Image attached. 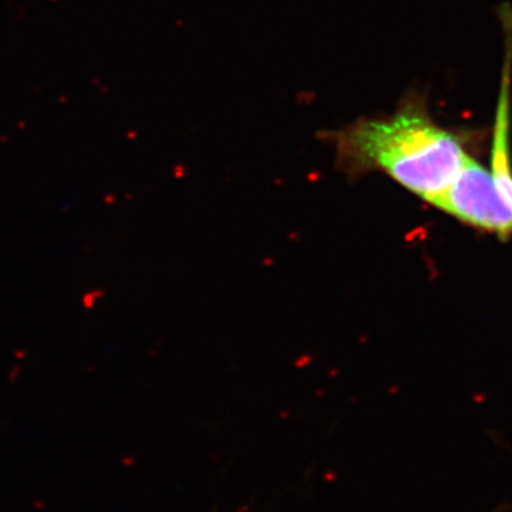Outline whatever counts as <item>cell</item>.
<instances>
[{"label": "cell", "instance_id": "obj_1", "mask_svg": "<svg viewBox=\"0 0 512 512\" xmlns=\"http://www.w3.org/2000/svg\"><path fill=\"white\" fill-rule=\"evenodd\" d=\"M320 138L335 148L336 168L349 180L384 174L430 205L471 158L463 137L433 119L419 90L404 94L393 113L359 117Z\"/></svg>", "mask_w": 512, "mask_h": 512}, {"label": "cell", "instance_id": "obj_2", "mask_svg": "<svg viewBox=\"0 0 512 512\" xmlns=\"http://www.w3.org/2000/svg\"><path fill=\"white\" fill-rule=\"evenodd\" d=\"M433 207L450 217L501 238L512 234V211L493 173L473 157L434 200Z\"/></svg>", "mask_w": 512, "mask_h": 512}, {"label": "cell", "instance_id": "obj_3", "mask_svg": "<svg viewBox=\"0 0 512 512\" xmlns=\"http://www.w3.org/2000/svg\"><path fill=\"white\" fill-rule=\"evenodd\" d=\"M504 22V63L500 93L491 143V173L498 188L512 211V163H511V84H512V12Z\"/></svg>", "mask_w": 512, "mask_h": 512}]
</instances>
